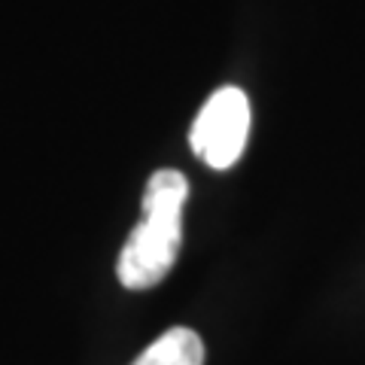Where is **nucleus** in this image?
<instances>
[{
    "instance_id": "1",
    "label": "nucleus",
    "mask_w": 365,
    "mask_h": 365,
    "mask_svg": "<svg viewBox=\"0 0 365 365\" xmlns=\"http://www.w3.org/2000/svg\"><path fill=\"white\" fill-rule=\"evenodd\" d=\"M189 180L174 168L155 170L143 192V220L134 225L119 253V283L125 289H150L168 277L182 244V204Z\"/></svg>"
},
{
    "instance_id": "2",
    "label": "nucleus",
    "mask_w": 365,
    "mask_h": 365,
    "mask_svg": "<svg viewBox=\"0 0 365 365\" xmlns=\"http://www.w3.org/2000/svg\"><path fill=\"white\" fill-rule=\"evenodd\" d=\"M250 134V101L241 88L225 86L213 91L192 125V153L207 168L225 170L241 158Z\"/></svg>"
},
{
    "instance_id": "3",
    "label": "nucleus",
    "mask_w": 365,
    "mask_h": 365,
    "mask_svg": "<svg viewBox=\"0 0 365 365\" xmlns=\"http://www.w3.org/2000/svg\"><path fill=\"white\" fill-rule=\"evenodd\" d=\"M131 365H204V344L195 329L174 326L158 335Z\"/></svg>"
}]
</instances>
